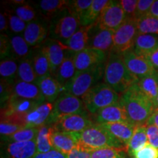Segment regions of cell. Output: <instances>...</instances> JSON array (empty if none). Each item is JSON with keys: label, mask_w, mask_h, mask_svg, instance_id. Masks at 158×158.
Instances as JSON below:
<instances>
[{"label": "cell", "mask_w": 158, "mask_h": 158, "mask_svg": "<svg viewBox=\"0 0 158 158\" xmlns=\"http://www.w3.org/2000/svg\"><path fill=\"white\" fill-rule=\"evenodd\" d=\"M138 35L136 20H126L125 22L114 31V45L111 52L123 54L133 50Z\"/></svg>", "instance_id": "6"}, {"label": "cell", "mask_w": 158, "mask_h": 158, "mask_svg": "<svg viewBox=\"0 0 158 158\" xmlns=\"http://www.w3.org/2000/svg\"><path fill=\"white\" fill-rule=\"evenodd\" d=\"M2 158H4V157H2Z\"/></svg>", "instance_id": "56"}, {"label": "cell", "mask_w": 158, "mask_h": 158, "mask_svg": "<svg viewBox=\"0 0 158 158\" xmlns=\"http://www.w3.org/2000/svg\"><path fill=\"white\" fill-rule=\"evenodd\" d=\"M33 158H68L66 155L56 149H52L45 153H37Z\"/></svg>", "instance_id": "49"}, {"label": "cell", "mask_w": 158, "mask_h": 158, "mask_svg": "<svg viewBox=\"0 0 158 158\" xmlns=\"http://www.w3.org/2000/svg\"><path fill=\"white\" fill-rule=\"evenodd\" d=\"M138 80L124 64L122 54L110 52L105 67L103 82L121 95Z\"/></svg>", "instance_id": "2"}, {"label": "cell", "mask_w": 158, "mask_h": 158, "mask_svg": "<svg viewBox=\"0 0 158 158\" xmlns=\"http://www.w3.org/2000/svg\"><path fill=\"white\" fill-rule=\"evenodd\" d=\"M158 45V36L154 35L138 34L133 51L136 54L146 57L151 54Z\"/></svg>", "instance_id": "26"}, {"label": "cell", "mask_w": 158, "mask_h": 158, "mask_svg": "<svg viewBox=\"0 0 158 158\" xmlns=\"http://www.w3.org/2000/svg\"><path fill=\"white\" fill-rule=\"evenodd\" d=\"M78 143L88 151L117 148L127 151V148L110 134L101 124H94L79 134Z\"/></svg>", "instance_id": "3"}, {"label": "cell", "mask_w": 158, "mask_h": 158, "mask_svg": "<svg viewBox=\"0 0 158 158\" xmlns=\"http://www.w3.org/2000/svg\"><path fill=\"white\" fill-rule=\"evenodd\" d=\"M10 53L13 58L23 59L27 58L30 52L29 46L23 36L19 35H13L10 37Z\"/></svg>", "instance_id": "31"}, {"label": "cell", "mask_w": 158, "mask_h": 158, "mask_svg": "<svg viewBox=\"0 0 158 158\" xmlns=\"http://www.w3.org/2000/svg\"><path fill=\"white\" fill-rule=\"evenodd\" d=\"M137 84L141 92L155 106L158 95V71L151 76L139 79Z\"/></svg>", "instance_id": "27"}, {"label": "cell", "mask_w": 158, "mask_h": 158, "mask_svg": "<svg viewBox=\"0 0 158 158\" xmlns=\"http://www.w3.org/2000/svg\"><path fill=\"white\" fill-rule=\"evenodd\" d=\"M27 128L26 126L21 125V124L8 123V122H1L0 124V133L2 137L6 138L17 133L19 130Z\"/></svg>", "instance_id": "43"}, {"label": "cell", "mask_w": 158, "mask_h": 158, "mask_svg": "<svg viewBox=\"0 0 158 158\" xmlns=\"http://www.w3.org/2000/svg\"><path fill=\"white\" fill-rule=\"evenodd\" d=\"M76 73V66L74 62V54L68 56L67 55L59 68L53 75L54 78L58 81L63 88L72 80Z\"/></svg>", "instance_id": "25"}, {"label": "cell", "mask_w": 158, "mask_h": 158, "mask_svg": "<svg viewBox=\"0 0 158 158\" xmlns=\"http://www.w3.org/2000/svg\"><path fill=\"white\" fill-rule=\"evenodd\" d=\"M149 15L158 19V0H155L154 2L153 5H152L151 9H150Z\"/></svg>", "instance_id": "53"}, {"label": "cell", "mask_w": 158, "mask_h": 158, "mask_svg": "<svg viewBox=\"0 0 158 158\" xmlns=\"http://www.w3.org/2000/svg\"><path fill=\"white\" fill-rule=\"evenodd\" d=\"M14 13L18 17L28 23L32 22L37 16L35 9L31 5L27 3L15 7Z\"/></svg>", "instance_id": "38"}, {"label": "cell", "mask_w": 158, "mask_h": 158, "mask_svg": "<svg viewBox=\"0 0 158 158\" xmlns=\"http://www.w3.org/2000/svg\"><path fill=\"white\" fill-rule=\"evenodd\" d=\"M154 0H138L135 13V20L141 19L149 15Z\"/></svg>", "instance_id": "44"}, {"label": "cell", "mask_w": 158, "mask_h": 158, "mask_svg": "<svg viewBox=\"0 0 158 158\" xmlns=\"http://www.w3.org/2000/svg\"><path fill=\"white\" fill-rule=\"evenodd\" d=\"M92 158H127L124 149L117 148H105L91 152Z\"/></svg>", "instance_id": "37"}, {"label": "cell", "mask_w": 158, "mask_h": 158, "mask_svg": "<svg viewBox=\"0 0 158 158\" xmlns=\"http://www.w3.org/2000/svg\"><path fill=\"white\" fill-rule=\"evenodd\" d=\"M119 103L124 108L130 122L133 125H144L152 115V102L141 92L137 83L120 95Z\"/></svg>", "instance_id": "1"}, {"label": "cell", "mask_w": 158, "mask_h": 158, "mask_svg": "<svg viewBox=\"0 0 158 158\" xmlns=\"http://www.w3.org/2000/svg\"><path fill=\"white\" fill-rule=\"evenodd\" d=\"M146 124H153L158 128V108L155 109L152 115L151 116Z\"/></svg>", "instance_id": "52"}, {"label": "cell", "mask_w": 158, "mask_h": 158, "mask_svg": "<svg viewBox=\"0 0 158 158\" xmlns=\"http://www.w3.org/2000/svg\"><path fill=\"white\" fill-rule=\"evenodd\" d=\"M9 27V22L8 18L7 16L6 13H0V31L2 34H4V31H7Z\"/></svg>", "instance_id": "51"}, {"label": "cell", "mask_w": 158, "mask_h": 158, "mask_svg": "<svg viewBox=\"0 0 158 158\" xmlns=\"http://www.w3.org/2000/svg\"><path fill=\"white\" fill-rule=\"evenodd\" d=\"M127 20L119 1H109L97 20L98 29H109L115 31Z\"/></svg>", "instance_id": "8"}, {"label": "cell", "mask_w": 158, "mask_h": 158, "mask_svg": "<svg viewBox=\"0 0 158 158\" xmlns=\"http://www.w3.org/2000/svg\"><path fill=\"white\" fill-rule=\"evenodd\" d=\"M36 84L47 102L52 103L58 99L62 92L64 93V88L52 75L38 78Z\"/></svg>", "instance_id": "17"}, {"label": "cell", "mask_w": 158, "mask_h": 158, "mask_svg": "<svg viewBox=\"0 0 158 158\" xmlns=\"http://www.w3.org/2000/svg\"><path fill=\"white\" fill-rule=\"evenodd\" d=\"M98 29L96 33L90 37L87 47L101 51L108 55L113 48L114 31L109 29Z\"/></svg>", "instance_id": "20"}, {"label": "cell", "mask_w": 158, "mask_h": 158, "mask_svg": "<svg viewBox=\"0 0 158 158\" xmlns=\"http://www.w3.org/2000/svg\"><path fill=\"white\" fill-rule=\"evenodd\" d=\"M33 68L37 78L51 75V65L43 47L38 48L31 59Z\"/></svg>", "instance_id": "28"}, {"label": "cell", "mask_w": 158, "mask_h": 158, "mask_svg": "<svg viewBox=\"0 0 158 158\" xmlns=\"http://www.w3.org/2000/svg\"><path fill=\"white\" fill-rule=\"evenodd\" d=\"M51 65V75H54L60 64H62L67 54L66 51H70L64 43L56 39H50L43 45Z\"/></svg>", "instance_id": "13"}, {"label": "cell", "mask_w": 158, "mask_h": 158, "mask_svg": "<svg viewBox=\"0 0 158 158\" xmlns=\"http://www.w3.org/2000/svg\"><path fill=\"white\" fill-rule=\"evenodd\" d=\"M53 108L54 104L51 102H44L40 104L35 109L25 116V126L30 128H39L43 125L49 124V120Z\"/></svg>", "instance_id": "15"}, {"label": "cell", "mask_w": 158, "mask_h": 158, "mask_svg": "<svg viewBox=\"0 0 158 158\" xmlns=\"http://www.w3.org/2000/svg\"><path fill=\"white\" fill-rule=\"evenodd\" d=\"M13 95L43 104L45 102L40 89L36 84L17 80L13 85Z\"/></svg>", "instance_id": "18"}, {"label": "cell", "mask_w": 158, "mask_h": 158, "mask_svg": "<svg viewBox=\"0 0 158 158\" xmlns=\"http://www.w3.org/2000/svg\"><path fill=\"white\" fill-rule=\"evenodd\" d=\"M93 0H73L70 1L68 10L73 15H76L79 19L81 18L86 11L89 8Z\"/></svg>", "instance_id": "39"}, {"label": "cell", "mask_w": 158, "mask_h": 158, "mask_svg": "<svg viewBox=\"0 0 158 158\" xmlns=\"http://www.w3.org/2000/svg\"><path fill=\"white\" fill-rule=\"evenodd\" d=\"M37 133H38V128L27 127L19 130L17 133L13 134L8 137L4 138L3 139L8 143L35 141L36 140Z\"/></svg>", "instance_id": "36"}, {"label": "cell", "mask_w": 158, "mask_h": 158, "mask_svg": "<svg viewBox=\"0 0 158 158\" xmlns=\"http://www.w3.org/2000/svg\"><path fill=\"white\" fill-rule=\"evenodd\" d=\"M19 64L15 60L12 59H5L0 63V75L1 79L10 84H13L18 78Z\"/></svg>", "instance_id": "33"}, {"label": "cell", "mask_w": 158, "mask_h": 158, "mask_svg": "<svg viewBox=\"0 0 158 158\" xmlns=\"http://www.w3.org/2000/svg\"><path fill=\"white\" fill-rule=\"evenodd\" d=\"M131 156L133 158H158V149L148 142L143 147L133 152Z\"/></svg>", "instance_id": "41"}, {"label": "cell", "mask_w": 158, "mask_h": 158, "mask_svg": "<svg viewBox=\"0 0 158 158\" xmlns=\"http://www.w3.org/2000/svg\"><path fill=\"white\" fill-rule=\"evenodd\" d=\"M51 27V34L63 43L73 35L80 28V19L69 12L68 9L59 15Z\"/></svg>", "instance_id": "9"}, {"label": "cell", "mask_w": 158, "mask_h": 158, "mask_svg": "<svg viewBox=\"0 0 158 158\" xmlns=\"http://www.w3.org/2000/svg\"><path fill=\"white\" fill-rule=\"evenodd\" d=\"M0 49H1V59H5L6 57L10 53V37L8 35L1 34V39H0Z\"/></svg>", "instance_id": "47"}, {"label": "cell", "mask_w": 158, "mask_h": 158, "mask_svg": "<svg viewBox=\"0 0 158 158\" xmlns=\"http://www.w3.org/2000/svg\"><path fill=\"white\" fill-rule=\"evenodd\" d=\"M122 56L128 70L138 80L151 76L157 72L146 57L136 54L133 49L122 54Z\"/></svg>", "instance_id": "10"}, {"label": "cell", "mask_w": 158, "mask_h": 158, "mask_svg": "<svg viewBox=\"0 0 158 158\" xmlns=\"http://www.w3.org/2000/svg\"><path fill=\"white\" fill-rule=\"evenodd\" d=\"M4 158H33L37 154L36 141L8 143Z\"/></svg>", "instance_id": "19"}, {"label": "cell", "mask_w": 158, "mask_h": 158, "mask_svg": "<svg viewBox=\"0 0 158 158\" xmlns=\"http://www.w3.org/2000/svg\"><path fill=\"white\" fill-rule=\"evenodd\" d=\"M13 85L1 79L0 85V96H1V105H5L8 102L10 98L13 95Z\"/></svg>", "instance_id": "45"}, {"label": "cell", "mask_w": 158, "mask_h": 158, "mask_svg": "<svg viewBox=\"0 0 158 158\" xmlns=\"http://www.w3.org/2000/svg\"><path fill=\"white\" fill-rule=\"evenodd\" d=\"M78 136L79 134L59 131L54 128L51 134V143L53 148L68 155L78 146Z\"/></svg>", "instance_id": "16"}, {"label": "cell", "mask_w": 158, "mask_h": 158, "mask_svg": "<svg viewBox=\"0 0 158 158\" xmlns=\"http://www.w3.org/2000/svg\"><path fill=\"white\" fill-rule=\"evenodd\" d=\"M148 143L147 125L136 126L133 135L128 143L127 151L130 155L133 152L143 147Z\"/></svg>", "instance_id": "32"}, {"label": "cell", "mask_w": 158, "mask_h": 158, "mask_svg": "<svg viewBox=\"0 0 158 158\" xmlns=\"http://www.w3.org/2000/svg\"><path fill=\"white\" fill-rule=\"evenodd\" d=\"M106 63L76 72L72 80L64 88V93L82 98L91 89L99 84L101 79H103Z\"/></svg>", "instance_id": "4"}, {"label": "cell", "mask_w": 158, "mask_h": 158, "mask_svg": "<svg viewBox=\"0 0 158 158\" xmlns=\"http://www.w3.org/2000/svg\"><path fill=\"white\" fill-rule=\"evenodd\" d=\"M18 79L21 81L37 84L38 78L35 72L31 59L27 57L20 61L18 70Z\"/></svg>", "instance_id": "34"}, {"label": "cell", "mask_w": 158, "mask_h": 158, "mask_svg": "<svg viewBox=\"0 0 158 158\" xmlns=\"http://www.w3.org/2000/svg\"><path fill=\"white\" fill-rule=\"evenodd\" d=\"M108 54L101 51L92 48H86L80 52L74 54V62L76 72L105 64L107 61Z\"/></svg>", "instance_id": "12"}, {"label": "cell", "mask_w": 158, "mask_h": 158, "mask_svg": "<svg viewBox=\"0 0 158 158\" xmlns=\"http://www.w3.org/2000/svg\"><path fill=\"white\" fill-rule=\"evenodd\" d=\"M119 2L127 20L135 19L136 8L138 5L137 0H121Z\"/></svg>", "instance_id": "42"}, {"label": "cell", "mask_w": 158, "mask_h": 158, "mask_svg": "<svg viewBox=\"0 0 158 158\" xmlns=\"http://www.w3.org/2000/svg\"><path fill=\"white\" fill-rule=\"evenodd\" d=\"M100 124H101L114 137L125 146L126 148L133 135L135 128V125L128 122H112Z\"/></svg>", "instance_id": "21"}, {"label": "cell", "mask_w": 158, "mask_h": 158, "mask_svg": "<svg viewBox=\"0 0 158 158\" xmlns=\"http://www.w3.org/2000/svg\"><path fill=\"white\" fill-rule=\"evenodd\" d=\"M108 3L109 1L108 0H93L89 8L80 19L81 26L86 27L95 23L102 11Z\"/></svg>", "instance_id": "29"}, {"label": "cell", "mask_w": 158, "mask_h": 158, "mask_svg": "<svg viewBox=\"0 0 158 158\" xmlns=\"http://www.w3.org/2000/svg\"><path fill=\"white\" fill-rule=\"evenodd\" d=\"M53 130V126H49L48 124L38 128V133L35 140L37 153H45L54 149L51 143V134Z\"/></svg>", "instance_id": "30"}, {"label": "cell", "mask_w": 158, "mask_h": 158, "mask_svg": "<svg viewBox=\"0 0 158 158\" xmlns=\"http://www.w3.org/2000/svg\"><path fill=\"white\" fill-rule=\"evenodd\" d=\"M67 157L68 158H92V155L91 152L84 149L78 143V146L67 155Z\"/></svg>", "instance_id": "48"}, {"label": "cell", "mask_w": 158, "mask_h": 158, "mask_svg": "<svg viewBox=\"0 0 158 158\" xmlns=\"http://www.w3.org/2000/svg\"><path fill=\"white\" fill-rule=\"evenodd\" d=\"M94 118L97 124L112 123V122L130 123L125 110L119 103V102L100 110L98 113L94 114Z\"/></svg>", "instance_id": "14"}, {"label": "cell", "mask_w": 158, "mask_h": 158, "mask_svg": "<svg viewBox=\"0 0 158 158\" xmlns=\"http://www.w3.org/2000/svg\"><path fill=\"white\" fill-rule=\"evenodd\" d=\"M48 35V30L42 23L32 21L27 23L23 37L30 47L37 48L45 41Z\"/></svg>", "instance_id": "23"}, {"label": "cell", "mask_w": 158, "mask_h": 158, "mask_svg": "<svg viewBox=\"0 0 158 158\" xmlns=\"http://www.w3.org/2000/svg\"><path fill=\"white\" fill-rule=\"evenodd\" d=\"M155 109H156V108H158V95L157 97V99H156V101L155 102Z\"/></svg>", "instance_id": "55"}, {"label": "cell", "mask_w": 158, "mask_h": 158, "mask_svg": "<svg viewBox=\"0 0 158 158\" xmlns=\"http://www.w3.org/2000/svg\"><path fill=\"white\" fill-rule=\"evenodd\" d=\"M6 14H7V16L8 18L10 29L15 34L23 33L27 25L26 24L25 21H23L19 17H18L15 14H13L9 11L7 12Z\"/></svg>", "instance_id": "40"}, {"label": "cell", "mask_w": 158, "mask_h": 158, "mask_svg": "<svg viewBox=\"0 0 158 158\" xmlns=\"http://www.w3.org/2000/svg\"><path fill=\"white\" fill-rule=\"evenodd\" d=\"M69 4L67 0H43L39 3L40 11L45 19L51 20L68 9Z\"/></svg>", "instance_id": "24"}, {"label": "cell", "mask_w": 158, "mask_h": 158, "mask_svg": "<svg viewBox=\"0 0 158 158\" xmlns=\"http://www.w3.org/2000/svg\"><path fill=\"white\" fill-rule=\"evenodd\" d=\"M93 124L86 114H73L59 118L53 127L59 131L80 134Z\"/></svg>", "instance_id": "11"}, {"label": "cell", "mask_w": 158, "mask_h": 158, "mask_svg": "<svg viewBox=\"0 0 158 158\" xmlns=\"http://www.w3.org/2000/svg\"><path fill=\"white\" fill-rule=\"evenodd\" d=\"M148 60L151 62L154 68L158 71V45L156 48L154 49L152 52L150 54L147 58Z\"/></svg>", "instance_id": "50"}, {"label": "cell", "mask_w": 158, "mask_h": 158, "mask_svg": "<svg viewBox=\"0 0 158 158\" xmlns=\"http://www.w3.org/2000/svg\"><path fill=\"white\" fill-rule=\"evenodd\" d=\"M138 34L154 35L158 36V19L148 15L136 20Z\"/></svg>", "instance_id": "35"}, {"label": "cell", "mask_w": 158, "mask_h": 158, "mask_svg": "<svg viewBox=\"0 0 158 158\" xmlns=\"http://www.w3.org/2000/svg\"><path fill=\"white\" fill-rule=\"evenodd\" d=\"M147 125V133L148 142L158 149V128L153 124H146Z\"/></svg>", "instance_id": "46"}, {"label": "cell", "mask_w": 158, "mask_h": 158, "mask_svg": "<svg viewBox=\"0 0 158 158\" xmlns=\"http://www.w3.org/2000/svg\"><path fill=\"white\" fill-rule=\"evenodd\" d=\"M120 94L104 82H100L92 87L81 98L85 110L94 116L100 110L119 101Z\"/></svg>", "instance_id": "5"}, {"label": "cell", "mask_w": 158, "mask_h": 158, "mask_svg": "<svg viewBox=\"0 0 158 158\" xmlns=\"http://www.w3.org/2000/svg\"><path fill=\"white\" fill-rule=\"evenodd\" d=\"M94 26L95 23L86 27H81L70 39L64 43V44L70 51L75 52V54L84 50L87 48L90 38L89 32Z\"/></svg>", "instance_id": "22"}, {"label": "cell", "mask_w": 158, "mask_h": 158, "mask_svg": "<svg viewBox=\"0 0 158 158\" xmlns=\"http://www.w3.org/2000/svg\"><path fill=\"white\" fill-rule=\"evenodd\" d=\"M49 124L55 123L59 118L73 114H85L84 102L81 98L70 94L63 93L54 102Z\"/></svg>", "instance_id": "7"}, {"label": "cell", "mask_w": 158, "mask_h": 158, "mask_svg": "<svg viewBox=\"0 0 158 158\" xmlns=\"http://www.w3.org/2000/svg\"><path fill=\"white\" fill-rule=\"evenodd\" d=\"M10 2H13V4H17V5H24L26 4L25 1H23V0H13V1H11Z\"/></svg>", "instance_id": "54"}]
</instances>
